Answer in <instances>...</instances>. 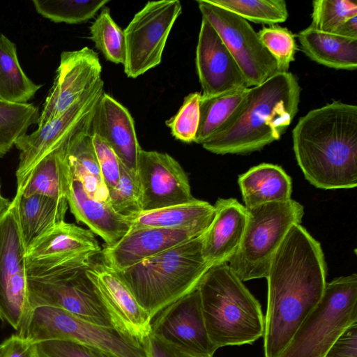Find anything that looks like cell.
<instances>
[{
    "instance_id": "obj_1",
    "label": "cell",
    "mask_w": 357,
    "mask_h": 357,
    "mask_svg": "<svg viewBox=\"0 0 357 357\" xmlns=\"http://www.w3.org/2000/svg\"><path fill=\"white\" fill-rule=\"evenodd\" d=\"M326 271L319 242L301 224L292 226L266 278L265 357H278L319 303L326 284Z\"/></svg>"
},
{
    "instance_id": "obj_2",
    "label": "cell",
    "mask_w": 357,
    "mask_h": 357,
    "mask_svg": "<svg viewBox=\"0 0 357 357\" xmlns=\"http://www.w3.org/2000/svg\"><path fill=\"white\" fill-rule=\"evenodd\" d=\"M293 149L305 178L324 190L357 185V106L333 101L302 116Z\"/></svg>"
},
{
    "instance_id": "obj_3",
    "label": "cell",
    "mask_w": 357,
    "mask_h": 357,
    "mask_svg": "<svg viewBox=\"0 0 357 357\" xmlns=\"http://www.w3.org/2000/svg\"><path fill=\"white\" fill-rule=\"evenodd\" d=\"M301 86L289 72H278L249 88L238 114L201 144L215 154H247L278 141L298 110Z\"/></svg>"
},
{
    "instance_id": "obj_4",
    "label": "cell",
    "mask_w": 357,
    "mask_h": 357,
    "mask_svg": "<svg viewBox=\"0 0 357 357\" xmlns=\"http://www.w3.org/2000/svg\"><path fill=\"white\" fill-rule=\"evenodd\" d=\"M97 254L26 260L29 304L66 310L92 324L114 328L86 268Z\"/></svg>"
},
{
    "instance_id": "obj_5",
    "label": "cell",
    "mask_w": 357,
    "mask_h": 357,
    "mask_svg": "<svg viewBox=\"0 0 357 357\" xmlns=\"http://www.w3.org/2000/svg\"><path fill=\"white\" fill-rule=\"evenodd\" d=\"M197 289L206 331L217 349L252 344L264 336L261 305L227 264L212 266Z\"/></svg>"
},
{
    "instance_id": "obj_6",
    "label": "cell",
    "mask_w": 357,
    "mask_h": 357,
    "mask_svg": "<svg viewBox=\"0 0 357 357\" xmlns=\"http://www.w3.org/2000/svg\"><path fill=\"white\" fill-rule=\"evenodd\" d=\"M202 235L115 271L151 319L195 289L211 267L202 255Z\"/></svg>"
},
{
    "instance_id": "obj_7",
    "label": "cell",
    "mask_w": 357,
    "mask_h": 357,
    "mask_svg": "<svg viewBox=\"0 0 357 357\" xmlns=\"http://www.w3.org/2000/svg\"><path fill=\"white\" fill-rule=\"evenodd\" d=\"M357 322V275L326 282L322 297L278 357H324L343 331Z\"/></svg>"
},
{
    "instance_id": "obj_8",
    "label": "cell",
    "mask_w": 357,
    "mask_h": 357,
    "mask_svg": "<svg viewBox=\"0 0 357 357\" xmlns=\"http://www.w3.org/2000/svg\"><path fill=\"white\" fill-rule=\"evenodd\" d=\"M247 210L242 241L227 264L243 282L266 278L280 244L291 227L301 223L304 215L303 206L291 199Z\"/></svg>"
},
{
    "instance_id": "obj_9",
    "label": "cell",
    "mask_w": 357,
    "mask_h": 357,
    "mask_svg": "<svg viewBox=\"0 0 357 357\" xmlns=\"http://www.w3.org/2000/svg\"><path fill=\"white\" fill-rule=\"evenodd\" d=\"M33 342L68 340L109 352L118 357H147L142 343L114 328L92 324L66 310L38 306L32 309L17 333Z\"/></svg>"
},
{
    "instance_id": "obj_10",
    "label": "cell",
    "mask_w": 357,
    "mask_h": 357,
    "mask_svg": "<svg viewBox=\"0 0 357 357\" xmlns=\"http://www.w3.org/2000/svg\"><path fill=\"white\" fill-rule=\"evenodd\" d=\"M25 253L14 197L0 217V319L17 333L31 312Z\"/></svg>"
},
{
    "instance_id": "obj_11",
    "label": "cell",
    "mask_w": 357,
    "mask_h": 357,
    "mask_svg": "<svg viewBox=\"0 0 357 357\" xmlns=\"http://www.w3.org/2000/svg\"><path fill=\"white\" fill-rule=\"evenodd\" d=\"M182 12L178 0L149 1L123 30L124 73L137 78L159 65L167 40Z\"/></svg>"
},
{
    "instance_id": "obj_12",
    "label": "cell",
    "mask_w": 357,
    "mask_h": 357,
    "mask_svg": "<svg viewBox=\"0 0 357 357\" xmlns=\"http://www.w3.org/2000/svg\"><path fill=\"white\" fill-rule=\"evenodd\" d=\"M197 2L202 17L214 28L235 59L248 87L261 84L278 73L276 61L246 20L209 0Z\"/></svg>"
},
{
    "instance_id": "obj_13",
    "label": "cell",
    "mask_w": 357,
    "mask_h": 357,
    "mask_svg": "<svg viewBox=\"0 0 357 357\" xmlns=\"http://www.w3.org/2000/svg\"><path fill=\"white\" fill-rule=\"evenodd\" d=\"M104 93V82L101 79L62 114L16 141L15 146L20 151L15 173L17 185L42 158L59 147L88 119Z\"/></svg>"
},
{
    "instance_id": "obj_14",
    "label": "cell",
    "mask_w": 357,
    "mask_h": 357,
    "mask_svg": "<svg viewBox=\"0 0 357 357\" xmlns=\"http://www.w3.org/2000/svg\"><path fill=\"white\" fill-rule=\"evenodd\" d=\"M151 322V334L196 357H213L218 349L211 342L197 287L170 304Z\"/></svg>"
},
{
    "instance_id": "obj_15",
    "label": "cell",
    "mask_w": 357,
    "mask_h": 357,
    "mask_svg": "<svg viewBox=\"0 0 357 357\" xmlns=\"http://www.w3.org/2000/svg\"><path fill=\"white\" fill-rule=\"evenodd\" d=\"M142 211L194 201L187 174L172 156L141 149L137 167Z\"/></svg>"
},
{
    "instance_id": "obj_16",
    "label": "cell",
    "mask_w": 357,
    "mask_h": 357,
    "mask_svg": "<svg viewBox=\"0 0 357 357\" xmlns=\"http://www.w3.org/2000/svg\"><path fill=\"white\" fill-rule=\"evenodd\" d=\"M101 73L99 57L89 47L62 52L53 86L36 121L38 126L66 111L102 79Z\"/></svg>"
},
{
    "instance_id": "obj_17",
    "label": "cell",
    "mask_w": 357,
    "mask_h": 357,
    "mask_svg": "<svg viewBox=\"0 0 357 357\" xmlns=\"http://www.w3.org/2000/svg\"><path fill=\"white\" fill-rule=\"evenodd\" d=\"M86 274L93 282L117 331L143 341L151 333L152 319L117 273L102 264H91Z\"/></svg>"
},
{
    "instance_id": "obj_18",
    "label": "cell",
    "mask_w": 357,
    "mask_h": 357,
    "mask_svg": "<svg viewBox=\"0 0 357 357\" xmlns=\"http://www.w3.org/2000/svg\"><path fill=\"white\" fill-rule=\"evenodd\" d=\"M195 63L202 98L249 88L231 54L214 28L203 17L196 48Z\"/></svg>"
},
{
    "instance_id": "obj_19",
    "label": "cell",
    "mask_w": 357,
    "mask_h": 357,
    "mask_svg": "<svg viewBox=\"0 0 357 357\" xmlns=\"http://www.w3.org/2000/svg\"><path fill=\"white\" fill-rule=\"evenodd\" d=\"M199 229L142 227L130 230L115 244L101 250L102 263L118 272L146 258L204 234Z\"/></svg>"
},
{
    "instance_id": "obj_20",
    "label": "cell",
    "mask_w": 357,
    "mask_h": 357,
    "mask_svg": "<svg viewBox=\"0 0 357 357\" xmlns=\"http://www.w3.org/2000/svg\"><path fill=\"white\" fill-rule=\"evenodd\" d=\"M88 130L97 135L113 150L121 163L137 175L139 144L134 120L129 111L104 93L89 116Z\"/></svg>"
},
{
    "instance_id": "obj_21",
    "label": "cell",
    "mask_w": 357,
    "mask_h": 357,
    "mask_svg": "<svg viewBox=\"0 0 357 357\" xmlns=\"http://www.w3.org/2000/svg\"><path fill=\"white\" fill-rule=\"evenodd\" d=\"M213 219L202 235V255L212 266L228 264L242 241L248 210L236 199H218Z\"/></svg>"
},
{
    "instance_id": "obj_22",
    "label": "cell",
    "mask_w": 357,
    "mask_h": 357,
    "mask_svg": "<svg viewBox=\"0 0 357 357\" xmlns=\"http://www.w3.org/2000/svg\"><path fill=\"white\" fill-rule=\"evenodd\" d=\"M70 211L79 222L112 245L130 229V221L114 211L107 202L98 201L87 195L81 182L72 175L67 196Z\"/></svg>"
},
{
    "instance_id": "obj_23",
    "label": "cell",
    "mask_w": 357,
    "mask_h": 357,
    "mask_svg": "<svg viewBox=\"0 0 357 357\" xmlns=\"http://www.w3.org/2000/svg\"><path fill=\"white\" fill-rule=\"evenodd\" d=\"M15 197L20 229L26 251L40 238L65 221L68 208L66 199H56L38 194L24 196L18 191Z\"/></svg>"
},
{
    "instance_id": "obj_24",
    "label": "cell",
    "mask_w": 357,
    "mask_h": 357,
    "mask_svg": "<svg viewBox=\"0 0 357 357\" xmlns=\"http://www.w3.org/2000/svg\"><path fill=\"white\" fill-rule=\"evenodd\" d=\"M89 118L68 139L67 160L72 175L81 182L87 195L107 202L108 190L102 180L92 135L88 130Z\"/></svg>"
},
{
    "instance_id": "obj_25",
    "label": "cell",
    "mask_w": 357,
    "mask_h": 357,
    "mask_svg": "<svg viewBox=\"0 0 357 357\" xmlns=\"http://www.w3.org/2000/svg\"><path fill=\"white\" fill-rule=\"evenodd\" d=\"M69 137L31 169L22 183L17 185V191L24 196L38 194L67 199L72 180L66 156Z\"/></svg>"
},
{
    "instance_id": "obj_26",
    "label": "cell",
    "mask_w": 357,
    "mask_h": 357,
    "mask_svg": "<svg viewBox=\"0 0 357 357\" xmlns=\"http://www.w3.org/2000/svg\"><path fill=\"white\" fill-rule=\"evenodd\" d=\"M238 183L247 208L291 199V177L279 165L261 163L239 176Z\"/></svg>"
},
{
    "instance_id": "obj_27",
    "label": "cell",
    "mask_w": 357,
    "mask_h": 357,
    "mask_svg": "<svg viewBox=\"0 0 357 357\" xmlns=\"http://www.w3.org/2000/svg\"><path fill=\"white\" fill-rule=\"evenodd\" d=\"M298 38L311 60L337 70L357 68V39L322 32L310 26L300 31Z\"/></svg>"
},
{
    "instance_id": "obj_28",
    "label": "cell",
    "mask_w": 357,
    "mask_h": 357,
    "mask_svg": "<svg viewBox=\"0 0 357 357\" xmlns=\"http://www.w3.org/2000/svg\"><path fill=\"white\" fill-rule=\"evenodd\" d=\"M101 252L94 234L65 221L36 241L26 251V260H40L78 253Z\"/></svg>"
},
{
    "instance_id": "obj_29",
    "label": "cell",
    "mask_w": 357,
    "mask_h": 357,
    "mask_svg": "<svg viewBox=\"0 0 357 357\" xmlns=\"http://www.w3.org/2000/svg\"><path fill=\"white\" fill-rule=\"evenodd\" d=\"M215 214L214 206L207 202L194 201L142 211L130 220V229L161 227L185 229H199L206 231Z\"/></svg>"
},
{
    "instance_id": "obj_30",
    "label": "cell",
    "mask_w": 357,
    "mask_h": 357,
    "mask_svg": "<svg viewBox=\"0 0 357 357\" xmlns=\"http://www.w3.org/2000/svg\"><path fill=\"white\" fill-rule=\"evenodd\" d=\"M249 88H241L210 97H201L200 118L195 143L201 144L225 128L236 117L245 103Z\"/></svg>"
},
{
    "instance_id": "obj_31",
    "label": "cell",
    "mask_w": 357,
    "mask_h": 357,
    "mask_svg": "<svg viewBox=\"0 0 357 357\" xmlns=\"http://www.w3.org/2000/svg\"><path fill=\"white\" fill-rule=\"evenodd\" d=\"M41 87L24 73L19 62L16 45L0 33V100L27 103Z\"/></svg>"
},
{
    "instance_id": "obj_32",
    "label": "cell",
    "mask_w": 357,
    "mask_h": 357,
    "mask_svg": "<svg viewBox=\"0 0 357 357\" xmlns=\"http://www.w3.org/2000/svg\"><path fill=\"white\" fill-rule=\"evenodd\" d=\"M38 116V109L33 103L0 100V157L10 151L16 141L36 123Z\"/></svg>"
},
{
    "instance_id": "obj_33",
    "label": "cell",
    "mask_w": 357,
    "mask_h": 357,
    "mask_svg": "<svg viewBox=\"0 0 357 357\" xmlns=\"http://www.w3.org/2000/svg\"><path fill=\"white\" fill-rule=\"evenodd\" d=\"M108 0H33L36 12L56 23H83L93 18Z\"/></svg>"
},
{
    "instance_id": "obj_34",
    "label": "cell",
    "mask_w": 357,
    "mask_h": 357,
    "mask_svg": "<svg viewBox=\"0 0 357 357\" xmlns=\"http://www.w3.org/2000/svg\"><path fill=\"white\" fill-rule=\"evenodd\" d=\"M247 21L276 25L287 20L289 13L284 0H209Z\"/></svg>"
},
{
    "instance_id": "obj_35",
    "label": "cell",
    "mask_w": 357,
    "mask_h": 357,
    "mask_svg": "<svg viewBox=\"0 0 357 357\" xmlns=\"http://www.w3.org/2000/svg\"><path fill=\"white\" fill-rule=\"evenodd\" d=\"M89 30L91 39L105 59L123 65L126 58L123 30L112 19L109 8H102Z\"/></svg>"
},
{
    "instance_id": "obj_36",
    "label": "cell",
    "mask_w": 357,
    "mask_h": 357,
    "mask_svg": "<svg viewBox=\"0 0 357 357\" xmlns=\"http://www.w3.org/2000/svg\"><path fill=\"white\" fill-rule=\"evenodd\" d=\"M357 16V3L350 0L312 1V23L318 31L335 33L348 20Z\"/></svg>"
},
{
    "instance_id": "obj_37",
    "label": "cell",
    "mask_w": 357,
    "mask_h": 357,
    "mask_svg": "<svg viewBox=\"0 0 357 357\" xmlns=\"http://www.w3.org/2000/svg\"><path fill=\"white\" fill-rule=\"evenodd\" d=\"M107 202L116 213L130 221L142 212L137 176L121 163L119 180L113 188L108 190Z\"/></svg>"
},
{
    "instance_id": "obj_38",
    "label": "cell",
    "mask_w": 357,
    "mask_h": 357,
    "mask_svg": "<svg viewBox=\"0 0 357 357\" xmlns=\"http://www.w3.org/2000/svg\"><path fill=\"white\" fill-rule=\"evenodd\" d=\"M258 35L276 61L278 72H288L291 63L295 60V36L286 27L278 24L263 27Z\"/></svg>"
},
{
    "instance_id": "obj_39",
    "label": "cell",
    "mask_w": 357,
    "mask_h": 357,
    "mask_svg": "<svg viewBox=\"0 0 357 357\" xmlns=\"http://www.w3.org/2000/svg\"><path fill=\"white\" fill-rule=\"evenodd\" d=\"M202 93L195 92L185 97L177 114L166 121L172 135L186 143L195 142L198 130Z\"/></svg>"
},
{
    "instance_id": "obj_40",
    "label": "cell",
    "mask_w": 357,
    "mask_h": 357,
    "mask_svg": "<svg viewBox=\"0 0 357 357\" xmlns=\"http://www.w3.org/2000/svg\"><path fill=\"white\" fill-rule=\"evenodd\" d=\"M103 182L107 190L118 183L121 174V162L109 145L97 135H92Z\"/></svg>"
},
{
    "instance_id": "obj_41",
    "label": "cell",
    "mask_w": 357,
    "mask_h": 357,
    "mask_svg": "<svg viewBox=\"0 0 357 357\" xmlns=\"http://www.w3.org/2000/svg\"><path fill=\"white\" fill-rule=\"evenodd\" d=\"M40 357H95L88 346L68 340L38 342Z\"/></svg>"
},
{
    "instance_id": "obj_42",
    "label": "cell",
    "mask_w": 357,
    "mask_h": 357,
    "mask_svg": "<svg viewBox=\"0 0 357 357\" xmlns=\"http://www.w3.org/2000/svg\"><path fill=\"white\" fill-rule=\"evenodd\" d=\"M324 357H357V322L343 331Z\"/></svg>"
},
{
    "instance_id": "obj_43",
    "label": "cell",
    "mask_w": 357,
    "mask_h": 357,
    "mask_svg": "<svg viewBox=\"0 0 357 357\" xmlns=\"http://www.w3.org/2000/svg\"><path fill=\"white\" fill-rule=\"evenodd\" d=\"M2 345V357H40L38 344L18 333L6 338Z\"/></svg>"
},
{
    "instance_id": "obj_44",
    "label": "cell",
    "mask_w": 357,
    "mask_h": 357,
    "mask_svg": "<svg viewBox=\"0 0 357 357\" xmlns=\"http://www.w3.org/2000/svg\"><path fill=\"white\" fill-rule=\"evenodd\" d=\"M147 357H196L151 334L142 342Z\"/></svg>"
},
{
    "instance_id": "obj_45",
    "label": "cell",
    "mask_w": 357,
    "mask_h": 357,
    "mask_svg": "<svg viewBox=\"0 0 357 357\" xmlns=\"http://www.w3.org/2000/svg\"><path fill=\"white\" fill-rule=\"evenodd\" d=\"M335 34L357 39V16L345 22Z\"/></svg>"
},
{
    "instance_id": "obj_46",
    "label": "cell",
    "mask_w": 357,
    "mask_h": 357,
    "mask_svg": "<svg viewBox=\"0 0 357 357\" xmlns=\"http://www.w3.org/2000/svg\"><path fill=\"white\" fill-rule=\"evenodd\" d=\"M91 352L95 357H118L109 352L101 350L100 349L88 346Z\"/></svg>"
},
{
    "instance_id": "obj_47",
    "label": "cell",
    "mask_w": 357,
    "mask_h": 357,
    "mask_svg": "<svg viewBox=\"0 0 357 357\" xmlns=\"http://www.w3.org/2000/svg\"><path fill=\"white\" fill-rule=\"evenodd\" d=\"M10 201L3 196L1 193V186L0 183V217L3 213L6 210L10 204Z\"/></svg>"
},
{
    "instance_id": "obj_48",
    "label": "cell",
    "mask_w": 357,
    "mask_h": 357,
    "mask_svg": "<svg viewBox=\"0 0 357 357\" xmlns=\"http://www.w3.org/2000/svg\"><path fill=\"white\" fill-rule=\"evenodd\" d=\"M2 353H3V345L2 343L0 344V357H2Z\"/></svg>"
}]
</instances>
